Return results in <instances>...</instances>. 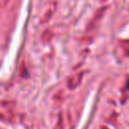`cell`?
<instances>
[{"instance_id": "3957f363", "label": "cell", "mask_w": 129, "mask_h": 129, "mask_svg": "<svg viewBox=\"0 0 129 129\" xmlns=\"http://www.w3.org/2000/svg\"><path fill=\"white\" fill-rule=\"evenodd\" d=\"M101 129H109V128H108V127H106V126H102V127H101Z\"/></svg>"}, {"instance_id": "7a4b0ae2", "label": "cell", "mask_w": 129, "mask_h": 129, "mask_svg": "<svg viewBox=\"0 0 129 129\" xmlns=\"http://www.w3.org/2000/svg\"><path fill=\"white\" fill-rule=\"evenodd\" d=\"M120 46L122 47V49L129 55V39H121L119 41Z\"/></svg>"}, {"instance_id": "6da1fadb", "label": "cell", "mask_w": 129, "mask_h": 129, "mask_svg": "<svg viewBox=\"0 0 129 129\" xmlns=\"http://www.w3.org/2000/svg\"><path fill=\"white\" fill-rule=\"evenodd\" d=\"M83 78H84V72H77V73L71 75L68 78V82H67L68 88L70 90H75L82 83Z\"/></svg>"}]
</instances>
